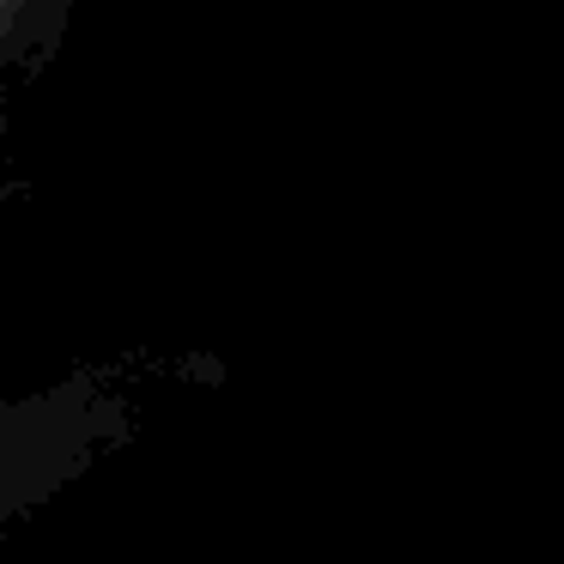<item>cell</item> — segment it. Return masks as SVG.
<instances>
[{
	"mask_svg": "<svg viewBox=\"0 0 564 564\" xmlns=\"http://www.w3.org/2000/svg\"><path fill=\"white\" fill-rule=\"evenodd\" d=\"M140 425V394L116 370H67L37 389H0V528L37 516L116 455Z\"/></svg>",
	"mask_w": 564,
	"mask_h": 564,
	"instance_id": "obj_1",
	"label": "cell"
}]
</instances>
